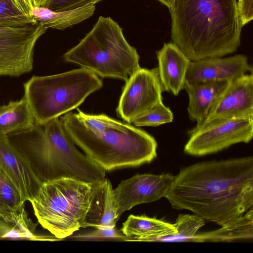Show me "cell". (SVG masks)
Here are the masks:
<instances>
[{"instance_id":"6da1fadb","label":"cell","mask_w":253,"mask_h":253,"mask_svg":"<svg viewBox=\"0 0 253 253\" xmlns=\"http://www.w3.org/2000/svg\"><path fill=\"white\" fill-rule=\"evenodd\" d=\"M221 226L253 206V157L197 163L181 169L165 197Z\"/></svg>"},{"instance_id":"7a4b0ae2","label":"cell","mask_w":253,"mask_h":253,"mask_svg":"<svg viewBox=\"0 0 253 253\" xmlns=\"http://www.w3.org/2000/svg\"><path fill=\"white\" fill-rule=\"evenodd\" d=\"M171 38L191 61L223 57L241 44L237 0H174Z\"/></svg>"},{"instance_id":"3957f363","label":"cell","mask_w":253,"mask_h":253,"mask_svg":"<svg viewBox=\"0 0 253 253\" xmlns=\"http://www.w3.org/2000/svg\"><path fill=\"white\" fill-rule=\"evenodd\" d=\"M42 184L63 178L93 183L106 171L81 153L59 118L6 135Z\"/></svg>"},{"instance_id":"277c9868","label":"cell","mask_w":253,"mask_h":253,"mask_svg":"<svg viewBox=\"0 0 253 253\" xmlns=\"http://www.w3.org/2000/svg\"><path fill=\"white\" fill-rule=\"evenodd\" d=\"M60 119L75 144L105 171L138 167L157 157L155 139L129 124L114 120L104 130L93 131L79 123L75 113Z\"/></svg>"},{"instance_id":"5b68a950","label":"cell","mask_w":253,"mask_h":253,"mask_svg":"<svg viewBox=\"0 0 253 253\" xmlns=\"http://www.w3.org/2000/svg\"><path fill=\"white\" fill-rule=\"evenodd\" d=\"M63 59L99 77L126 82L141 68L136 49L126 41L119 25L102 16L80 42L64 54Z\"/></svg>"},{"instance_id":"8992f818","label":"cell","mask_w":253,"mask_h":253,"mask_svg":"<svg viewBox=\"0 0 253 253\" xmlns=\"http://www.w3.org/2000/svg\"><path fill=\"white\" fill-rule=\"evenodd\" d=\"M102 86L98 76L81 68L53 75L33 76L24 84V95L35 123L43 126L77 109Z\"/></svg>"},{"instance_id":"52a82bcc","label":"cell","mask_w":253,"mask_h":253,"mask_svg":"<svg viewBox=\"0 0 253 253\" xmlns=\"http://www.w3.org/2000/svg\"><path fill=\"white\" fill-rule=\"evenodd\" d=\"M92 183L63 178L43 183L30 202L38 222L59 240L82 227Z\"/></svg>"},{"instance_id":"ba28073f","label":"cell","mask_w":253,"mask_h":253,"mask_svg":"<svg viewBox=\"0 0 253 253\" xmlns=\"http://www.w3.org/2000/svg\"><path fill=\"white\" fill-rule=\"evenodd\" d=\"M184 148L190 155L202 156L218 152L253 137V116L217 118L196 125L188 131Z\"/></svg>"},{"instance_id":"9c48e42d","label":"cell","mask_w":253,"mask_h":253,"mask_svg":"<svg viewBox=\"0 0 253 253\" xmlns=\"http://www.w3.org/2000/svg\"><path fill=\"white\" fill-rule=\"evenodd\" d=\"M46 29L39 22L0 26V76L18 77L32 70L34 46Z\"/></svg>"},{"instance_id":"30bf717a","label":"cell","mask_w":253,"mask_h":253,"mask_svg":"<svg viewBox=\"0 0 253 253\" xmlns=\"http://www.w3.org/2000/svg\"><path fill=\"white\" fill-rule=\"evenodd\" d=\"M163 92L157 68H140L126 82L117 112L123 120L131 124L137 117L163 102Z\"/></svg>"},{"instance_id":"8fae6325","label":"cell","mask_w":253,"mask_h":253,"mask_svg":"<svg viewBox=\"0 0 253 253\" xmlns=\"http://www.w3.org/2000/svg\"><path fill=\"white\" fill-rule=\"evenodd\" d=\"M174 178L170 173L142 174L122 181L114 189L117 213L121 216L135 206L165 197Z\"/></svg>"},{"instance_id":"7c38bea8","label":"cell","mask_w":253,"mask_h":253,"mask_svg":"<svg viewBox=\"0 0 253 253\" xmlns=\"http://www.w3.org/2000/svg\"><path fill=\"white\" fill-rule=\"evenodd\" d=\"M248 116H253V72L229 82L214 101L204 122Z\"/></svg>"},{"instance_id":"4fadbf2b","label":"cell","mask_w":253,"mask_h":253,"mask_svg":"<svg viewBox=\"0 0 253 253\" xmlns=\"http://www.w3.org/2000/svg\"><path fill=\"white\" fill-rule=\"evenodd\" d=\"M0 169L18 190L23 201L31 202L42 183L28 161L11 144L6 135L0 133Z\"/></svg>"},{"instance_id":"5bb4252c","label":"cell","mask_w":253,"mask_h":253,"mask_svg":"<svg viewBox=\"0 0 253 253\" xmlns=\"http://www.w3.org/2000/svg\"><path fill=\"white\" fill-rule=\"evenodd\" d=\"M248 57L242 54L191 61L186 77L188 82L228 81L252 73Z\"/></svg>"},{"instance_id":"9a60e30c","label":"cell","mask_w":253,"mask_h":253,"mask_svg":"<svg viewBox=\"0 0 253 253\" xmlns=\"http://www.w3.org/2000/svg\"><path fill=\"white\" fill-rule=\"evenodd\" d=\"M158 75L163 91L177 96L184 89L189 58L173 42L165 43L157 52Z\"/></svg>"},{"instance_id":"2e32d148","label":"cell","mask_w":253,"mask_h":253,"mask_svg":"<svg viewBox=\"0 0 253 253\" xmlns=\"http://www.w3.org/2000/svg\"><path fill=\"white\" fill-rule=\"evenodd\" d=\"M90 205L82 227L108 228L115 227L120 216L116 208L114 189L107 178L92 184Z\"/></svg>"},{"instance_id":"e0dca14e","label":"cell","mask_w":253,"mask_h":253,"mask_svg":"<svg viewBox=\"0 0 253 253\" xmlns=\"http://www.w3.org/2000/svg\"><path fill=\"white\" fill-rule=\"evenodd\" d=\"M24 202L13 183L0 169V219L23 233H30L32 223L24 209Z\"/></svg>"},{"instance_id":"ac0fdd59","label":"cell","mask_w":253,"mask_h":253,"mask_svg":"<svg viewBox=\"0 0 253 253\" xmlns=\"http://www.w3.org/2000/svg\"><path fill=\"white\" fill-rule=\"evenodd\" d=\"M228 81L185 82L184 89L189 98L187 107L191 121L202 124L214 101L224 89Z\"/></svg>"},{"instance_id":"d6986e66","label":"cell","mask_w":253,"mask_h":253,"mask_svg":"<svg viewBox=\"0 0 253 253\" xmlns=\"http://www.w3.org/2000/svg\"><path fill=\"white\" fill-rule=\"evenodd\" d=\"M121 232L131 238V241L162 242L167 237L174 235L176 229L171 224L145 215H129L123 223Z\"/></svg>"},{"instance_id":"ffe728a7","label":"cell","mask_w":253,"mask_h":253,"mask_svg":"<svg viewBox=\"0 0 253 253\" xmlns=\"http://www.w3.org/2000/svg\"><path fill=\"white\" fill-rule=\"evenodd\" d=\"M218 229L199 234L192 238L194 242H231L253 239V209L245 214L229 221Z\"/></svg>"},{"instance_id":"44dd1931","label":"cell","mask_w":253,"mask_h":253,"mask_svg":"<svg viewBox=\"0 0 253 253\" xmlns=\"http://www.w3.org/2000/svg\"><path fill=\"white\" fill-rule=\"evenodd\" d=\"M95 5L59 11L43 7H33L32 16L46 29L63 30L86 20L94 13Z\"/></svg>"},{"instance_id":"7402d4cb","label":"cell","mask_w":253,"mask_h":253,"mask_svg":"<svg viewBox=\"0 0 253 253\" xmlns=\"http://www.w3.org/2000/svg\"><path fill=\"white\" fill-rule=\"evenodd\" d=\"M35 124L25 95L19 100L10 101L0 106V133H9L27 129Z\"/></svg>"},{"instance_id":"603a6c76","label":"cell","mask_w":253,"mask_h":253,"mask_svg":"<svg viewBox=\"0 0 253 253\" xmlns=\"http://www.w3.org/2000/svg\"><path fill=\"white\" fill-rule=\"evenodd\" d=\"M205 224V220L196 214H180L174 224L176 233L166 237L164 242H191L198 230Z\"/></svg>"},{"instance_id":"cb8c5ba5","label":"cell","mask_w":253,"mask_h":253,"mask_svg":"<svg viewBox=\"0 0 253 253\" xmlns=\"http://www.w3.org/2000/svg\"><path fill=\"white\" fill-rule=\"evenodd\" d=\"M37 22L21 10L15 0H0V26L21 27Z\"/></svg>"},{"instance_id":"d4e9b609","label":"cell","mask_w":253,"mask_h":253,"mask_svg":"<svg viewBox=\"0 0 253 253\" xmlns=\"http://www.w3.org/2000/svg\"><path fill=\"white\" fill-rule=\"evenodd\" d=\"M173 120L172 111L162 102L134 119L131 124L136 126H157L171 123Z\"/></svg>"},{"instance_id":"484cf974","label":"cell","mask_w":253,"mask_h":253,"mask_svg":"<svg viewBox=\"0 0 253 253\" xmlns=\"http://www.w3.org/2000/svg\"><path fill=\"white\" fill-rule=\"evenodd\" d=\"M96 229L74 237L80 240L115 239L131 241V238L124 235L121 231L115 228H96Z\"/></svg>"},{"instance_id":"4316f807","label":"cell","mask_w":253,"mask_h":253,"mask_svg":"<svg viewBox=\"0 0 253 253\" xmlns=\"http://www.w3.org/2000/svg\"><path fill=\"white\" fill-rule=\"evenodd\" d=\"M101 0H52L45 8L59 11L88 5H95Z\"/></svg>"},{"instance_id":"83f0119b","label":"cell","mask_w":253,"mask_h":253,"mask_svg":"<svg viewBox=\"0 0 253 253\" xmlns=\"http://www.w3.org/2000/svg\"><path fill=\"white\" fill-rule=\"evenodd\" d=\"M237 8L240 23L243 27L253 19V0H237Z\"/></svg>"},{"instance_id":"f1b7e54d","label":"cell","mask_w":253,"mask_h":253,"mask_svg":"<svg viewBox=\"0 0 253 253\" xmlns=\"http://www.w3.org/2000/svg\"><path fill=\"white\" fill-rule=\"evenodd\" d=\"M21 10L28 17L34 18L32 16L33 6L31 0H15Z\"/></svg>"},{"instance_id":"f546056e","label":"cell","mask_w":253,"mask_h":253,"mask_svg":"<svg viewBox=\"0 0 253 253\" xmlns=\"http://www.w3.org/2000/svg\"><path fill=\"white\" fill-rule=\"evenodd\" d=\"M12 225L0 219V238H5Z\"/></svg>"},{"instance_id":"4dcf8cb0","label":"cell","mask_w":253,"mask_h":253,"mask_svg":"<svg viewBox=\"0 0 253 253\" xmlns=\"http://www.w3.org/2000/svg\"><path fill=\"white\" fill-rule=\"evenodd\" d=\"M52 0H31L33 7H45Z\"/></svg>"},{"instance_id":"1f68e13d","label":"cell","mask_w":253,"mask_h":253,"mask_svg":"<svg viewBox=\"0 0 253 253\" xmlns=\"http://www.w3.org/2000/svg\"><path fill=\"white\" fill-rule=\"evenodd\" d=\"M162 4L166 6L169 9V10H171L174 5V0H158Z\"/></svg>"}]
</instances>
